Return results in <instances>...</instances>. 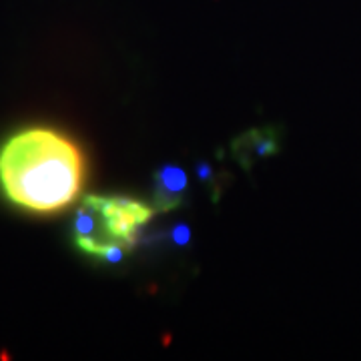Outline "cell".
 Listing matches in <instances>:
<instances>
[{
  "mask_svg": "<svg viewBox=\"0 0 361 361\" xmlns=\"http://www.w3.org/2000/svg\"><path fill=\"white\" fill-rule=\"evenodd\" d=\"M85 179V153L61 130L25 129L0 149V189L13 205L30 213L51 215L71 207Z\"/></svg>",
  "mask_w": 361,
  "mask_h": 361,
  "instance_id": "6da1fadb",
  "label": "cell"
},
{
  "mask_svg": "<svg viewBox=\"0 0 361 361\" xmlns=\"http://www.w3.org/2000/svg\"><path fill=\"white\" fill-rule=\"evenodd\" d=\"M155 215V207L137 199L89 195L75 213V243L90 257L121 261Z\"/></svg>",
  "mask_w": 361,
  "mask_h": 361,
  "instance_id": "7a4b0ae2",
  "label": "cell"
},
{
  "mask_svg": "<svg viewBox=\"0 0 361 361\" xmlns=\"http://www.w3.org/2000/svg\"><path fill=\"white\" fill-rule=\"evenodd\" d=\"M187 187L185 173L177 167H165L157 173V189H155V209L159 211H171L180 203L183 191Z\"/></svg>",
  "mask_w": 361,
  "mask_h": 361,
  "instance_id": "3957f363",
  "label": "cell"
}]
</instances>
